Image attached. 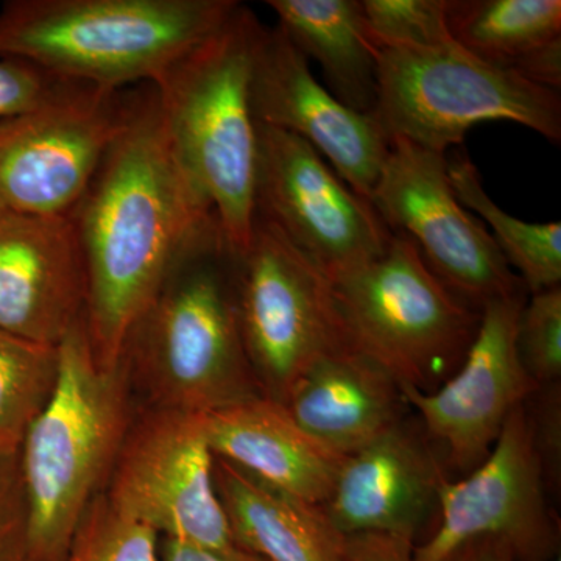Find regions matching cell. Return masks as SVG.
<instances>
[{"instance_id":"cell-21","label":"cell","mask_w":561,"mask_h":561,"mask_svg":"<svg viewBox=\"0 0 561 561\" xmlns=\"http://www.w3.org/2000/svg\"><path fill=\"white\" fill-rule=\"evenodd\" d=\"M286 33L306 58H313L335 98L371 114L378 98V47L365 25L360 0H268Z\"/></svg>"},{"instance_id":"cell-22","label":"cell","mask_w":561,"mask_h":561,"mask_svg":"<svg viewBox=\"0 0 561 561\" xmlns=\"http://www.w3.org/2000/svg\"><path fill=\"white\" fill-rule=\"evenodd\" d=\"M448 27L465 50L511 70L531 50L561 38V2L449 0Z\"/></svg>"},{"instance_id":"cell-34","label":"cell","mask_w":561,"mask_h":561,"mask_svg":"<svg viewBox=\"0 0 561 561\" xmlns=\"http://www.w3.org/2000/svg\"><path fill=\"white\" fill-rule=\"evenodd\" d=\"M443 561H515V557L500 538L479 537L463 542Z\"/></svg>"},{"instance_id":"cell-13","label":"cell","mask_w":561,"mask_h":561,"mask_svg":"<svg viewBox=\"0 0 561 561\" xmlns=\"http://www.w3.org/2000/svg\"><path fill=\"white\" fill-rule=\"evenodd\" d=\"M548 481L535 446L527 402L505 421L489 457L461 481L438 491L440 522L413 561H443L463 542L500 538L515 561H553L560 556V519L548 500Z\"/></svg>"},{"instance_id":"cell-32","label":"cell","mask_w":561,"mask_h":561,"mask_svg":"<svg viewBox=\"0 0 561 561\" xmlns=\"http://www.w3.org/2000/svg\"><path fill=\"white\" fill-rule=\"evenodd\" d=\"M512 72L524 80L560 92L561 87V38L531 50L512 66Z\"/></svg>"},{"instance_id":"cell-9","label":"cell","mask_w":561,"mask_h":561,"mask_svg":"<svg viewBox=\"0 0 561 561\" xmlns=\"http://www.w3.org/2000/svg\"><path fill=\"white\" fill-rule=\"evenodd\" d=\"M370 202L387 228L411 238L430 271L476 311L527 290L485 225L457 198L445 154L391 138Z\"/></svg>"},{"instance_id":"cell-15","label":"cell","mask_w":561,"mask_h":561,"mask_svg":"<svg viewBox=\"0 0 561 561\" xmlns=\"http://www.w3.org/2000/svg\"><path fill=\"white\" fill-rule=\"evenodd\" d=\"M250 103L256 124L306 140L351 190L371 201L389 157L390 139L371 114L343 105L313 77L308 58L278 25H262L257 35Z\"/></svg>"},{"instance_id":"cell-29","label":"cell","mask_w":561,"mask_h":561,"mask_svg":"<svg viewBox=\"0 0 561 561\" xmlns=\"http://www.w3.org/2000/svg\"><path fill=\"white\" fill-rule=\"evenodd\" d=\"M0 561H32L20 453L0 457Z\"/></svg>"},{"instance_id":"cell-7","label":"cell","mask_w":561,"mask_h":561,"mask_svg":"<svg viewBox=\"0 0 561 561\" xmlns=\"http://www.w3.org/2000/svg\"><path fill=\"white\" fill-rule=\"evenodd\" d=\"M371 116L387 138L442 154L483 122H513L561 140L560 92L490 65L456 41L437 49H379Z\"/></svg>"},{"instance_id":"cell-26","label":"cell","mask_w":561,"mask_h":561,"mask_svg":"<svg viewBox=\"0 0 561 561\" xmlns=\"http://www.w3.org/2000/svg\"><path fill=\"white\" fill-rule=\"evenodd\" d=\"M157 537L114 511L101 494L84 513L66 561H158Z\"/></svg>"},{"instance_id":"cell-35","label":"cell","mask_w":561,"mask_h":561,"mask_svg":"<svg viewBox=\"0 0 561 561\" xmlns=\"http://www.w3.org/2000/svg\"><path fill=\"white\" fill-rule=\"evenodd\" d=\"M553 561H561V557H560V556H559V557H557V559H556V560H553Z\"/></svg>"},{"instance_id":"cell-24","label":"cell","mask_w":561,"mask_h":561,"mask_svg":"<svg viewBox=\"0 0 561 561\" xmlns=\"http://www.w3.org/2000/svg\"><path fill=\"white\" fill-rule=\"evenodd\" d=\"M58 371V346L0 331V457L21 451L33 421L54 394Z\"/></svg>"},{"instance_id":"cell-3","label":"cell","mask_w":561,"mask_h":561,"mask_svg":"<svg viewBox=\"0 0 561 561\" xmlns=\"http://www.w3.org/2000/svg\"><path fill=\"white\" fill-rule=\"evenodd\" d=\"M57 387L22 442L32 561H66L84 513L98 500L130 431L133 391L122 360L94 359L84 316L58 345Z\"/></svg>"},{"instance_id":"cell-18","label":"cell","mask_w":561,"mask_h":561,"mask_svg":"<svg viewBox=\"0 0 561 561\" xmlns=\"http://www.w3.org/2000/svg\"><path fill=\"white\" fill-rule=\"evenodd\" d=\"M202 426L214 456L312 504L328 501L345 459L306 434L271 398L206 413Z\"/></svg>"},{"instance_id":"cell-12","label":"cell","mask_w":561,"mask_h":561,"mask_svg":"<svg viewBox=\"0 0 561 561\" xmlns=\"http://www.w3.org/2000/svg\"><path fill=\"white\" fill-rule=\"evenodd\" d=\"M256 216L272 224L328 279L378 260L391 232L306 140L256 124Z\"/></svg>"},{"instance_id":"cell-14","label":"cell","mask_w":561,"mask_h":561,"mask_svg":"<svg viewBox=\"0 0 561 561\" xmlns=\"http://www.w3.org/2000/svg\"><path fill=\"white\" fill-rule=\"evenodd\" d=\"M527 294L523 290L483 308L467 357L437 390H402L408 405L420 413L424 434L442 449L446 470L465 476L476 470L489 457L508 415L540 390L516 345Z\"/></svg>"},{"instance_id":"cell-27","label":"cell","mask_w":561,"mask_h":561,"mask_svg":"<svg viewBox=\"0 0 561 561\" xmlns=\"http://www.w3.org/2000/svg\"><path fill=\"white\" fill-rule=\"evenodd\" d=\"M516 345L527 375L538 386L560 382V286L530 294V300L527 298L519 313Z\"/></svg>"},{"instance_id":"cell-17","label":"cell","mask_w":561,"mask_h":561,"mask_svg":"<svg viewBox=\"0 0 561 561\" xmlns=\"http://www.w3.org/2000/svg\"><path fill=\"white\" fill-rule=\"evenodd\" d=\"M446 479L435 446L404 419L343 459L321 507L345 537L387 534L415 542L438 511Z\"/></svg>"},{"instance_id":"cell-5","label":"cell","mask_w":561,"mask_h":561,"mask_svg":"<svg viewBox=\"0 0 561 561\" xmlns=\"http://www.w3.org/2000/svg\"><path fill=\"white\" fill-rule=\"evenodd\" d=\"M238 0H10L0 58L105 91L153 84L219 31Z\"/></svg>"},{"instance_id":"cell-1","label":"cell","mask_w":561,"mask_h":561,"mask_svg":"<svg viewBox=\"0 0 561 561\" xmlns=\"http://www.w3.org/2000/svg\"><path fill=\"white\" fill-rule=\"evenodd\" d=\"M69 217L83 254L92 354L114 368L176 265L217 227L176 160L151 84L136 90L124 130Z\"/></svg>"},{"instance_id":"cell-20","label":"cell","mask_w":561,"mask_h":561,"mask_svg":"<svg viewBox=\"0 0 561 561\" xmlns=\"http://www.w3.org/2000/svg\"><path fill=\"white\" fill-rule=\"evenodd\" d=\"M214 483L243 551L264 561H346V537L321 505L273 489L220 457Z\"/></svg>"},{"instance_id":"cell-25","label":"cell","mask_w":561,"mask_h":561,"mask_svg":"<svg viewBox=\"0 0 561 561\" xmlns=\"http://www.w3.org/2000/svg\"><path fill=\"white\" fill-rule=\"evenodd\" d=\"M360 7L378 49H437L454 41L449 0H360Z\"/></svg>"},{"instance_id":"cell-4","label":"cell","mask_w":561,"mask_h":561,"mask_svg":"<svg viewBox=\"0 0 561 561\" xmlns=\"http://www.w3.org/2000/svg\"><path fill=\"white\" fill-rule=\"evenodd\" d=\"M261 27L253 10L239 3L219 31L151 84L176 160L216 216L232 260L249 247L256 219L250 73Z\"/></svg>"},{"instance_id":"cell-6","label":"cell","mask_w":561,"mask_h":561,"mask_svg":"<svg viewBox=\"0 0 561 561\" xmlns=\"http://www.w3.org/2000/svg\"><path fill=\"white\" fill-rule=\"evenodd\" d=\"M354 350L389 373L401 391L430 393L459 370L482 312L434 275L419 247L391 234L378 260L330 279Z\"/></svg>"},{"instance_id":"cell-2","label":"cell","mask_w":561,"mask_h":561,"mask_svg":"<svg viewBox=\"0 0 561 561\" xmlns=\"http://www.w3.org/2000/svg\"><path fill=\"white\" fill-rule=\"evenodd\" d=\"M232 268L217 225L131 328L121 360L146 409L206 415L264 397L239 330Z\"/></svg>"},{"instance_id":"cell-16","label":"cell","mask_w":561,"mask_h":561,"mask_svg":"<svg viewBox=\"0 0 561 561\" xmlns=\"http://www.w3.org/2000/svg\"><path fill=\"white\" fill-rule=\"evenodd\" d=\"M84 305L87 275L72 219L0 210V331L58 346Z\"/></svg>"},{"instance_id":"cell-28","label":"cell","mask_w":561,"mask_h":561,"mask_svg":"<svg viewBox=\"0 0 561 561\" xmlns=\"http://www.w3.org/2000/svg\"><path fill=\"white\" fill-rule=\"evenodd\" d=\"M87 84L62 80L33 62L0 58V122L72 94Z\"/></svg>"},{"instance_id":"cell-19","label":"cell","mask_w":561,"mask_h":561,"mask_svg":"<svg viewBox=\"0 0 561 561\" xmlns=\"http://www.w3.org/2000/svg\"><path fill=\"white\" fill-rule=\"evenodd\" d=\"M283 405L306 434L346 457L404 420L408 402L389 373L345 350L312 365Z\"/></svg>"},{"instance_id":"cell-31","label":"cell","mask_w":561,"mask_h":561,"mask_svg":"<svg viewBox=\"0 0 561 561\" xmlns=\"http://www.w3.org/2000/svg\"><path fill=\"white\" fill-rule=\"evenodd\" d=\"M415 542L387 534L346 537V561H413Z\"/></svg>"},{"instance_id":"cell-30","label":"cell","mask_w":561,"mask_h":561,"mask_svg":"<svg viewBox=\"0 0 561 561\" xmlns=\"http://www.w3.org/2000/svg\"><path fill=\"white\" fill-rule=\"evenodd\" d=\"M534 408L527 404L534 431L535 446L540 454L546 481H560L561 456V404L560 382L540 387L531 397Z\"/></svg>"},{"instance_id":"cell-10","label":"cell","mask_w":561,"mask_h":561,"mask_svg":"<svg viewBox=\"0 0 561 561\" xmlns=\"http://www.w3.org/2000/svg\"><path fill=\"white\" fill-rule=\"evenodd\" d=\"M135 92L83 87L0 122V210L70 216L124 130Z\"/></svg>"},{"instance_id":"cell-23","label":"cell","mask_w":561,"mask_h":561,"mask_svg":"<svg viewBox=\"0 0 561 561\" xmlns=\"http://www.w3.org/2000/svg\"><path fill=\"white\" fill-rule=\"evenodd\" d=\"M449 179L461 205L493 228V239L511 267L522 273L529 294L559 287L561 280V224H527L505 213L483 190L481 173L467 153L448 160Z\"/></svg>"},{"instance_id":"cell-11","label":"cell","mask_w":561,"mask_h":561,"mask_svg":"<svg viewBox=\"0 0 561 561\" xmlns=\"http://www.w3.org/2000/svg\"><path fill=\"white\" fill-rule=\"evenodd\" d=\"M214 456L202 415L144 409L114 465L111 507L168 538L202 548H239L214 483Z\"/></svg>"},{"instance_id":"cell-8","label":"cell","mask_w":561,"mask_h":561,"mask_svg":"<svg viewBox=\"0 0 561 561\" xmlns=\"http://www.w3.org/2000/svg\"><path fill=\"white\" fill-rule=\"evenodd\" d=\"M232 271L239 330L265 398L284 404L312 365L354 350L330 279L267 220L256 216Z\"/></svg>"},{"instance_id":"cell-33","label":"cell","mask_w":561,"mask_h":561,"mask_svg":"<svg viewBox=\"0 0 561 561\" xmlns=\"http://www.w3.org/2000/svg\"><path fill=\"white\" fill-rule=\"evenodd\" d=\"M164 561H264L260 557L243 551L241 548L217 551L202 548L192 542L168 538L164 545Z\"/></svg>"}]
</instances>
